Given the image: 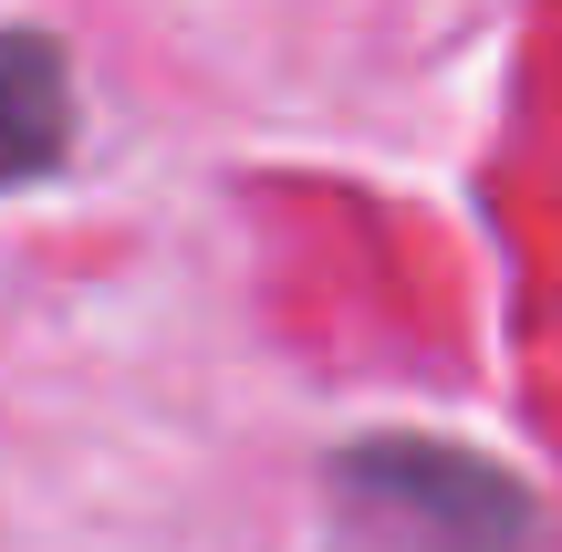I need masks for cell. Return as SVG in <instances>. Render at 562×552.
Listing matches in <instances>:
<instances>
[{
  "label": "cell",
  "mask_w": 562,
  "mask_h": 552,
  "mask_svg": "<svg viewBox=\"0 0 562 552\" xmlns=\"http://www.w3.org/2000/svg\"><path fill=\"white\" fill-rule=\"evenodd\" d=\"M74 157V63L53 32H0V188H42Z\"/></svg>",
  "instance_id": "7a4b0ae2"
},
{
  "label": "cell",
  "mask_w": 562,
  "mask_h": 552,
  "mask_svg": "<svg viewBox=\"0 0 562 552\" xmlns=\"http://www.w3.org/2000/svg\"><path fill=\"white\" fill-rule=\"evenodd\" d=\"M334 552H542V500L510 459L459 438H344L323 459Z\"/></svg>",
  "instance_id": "6da1fadb"
}]
</instances>
